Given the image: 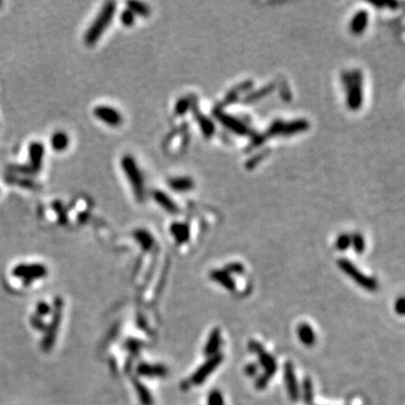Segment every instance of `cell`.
Segmentation results:
<instances>
[{
  "mask_svg": "<svg viewBox=\"0 0 405 405\" xmlns=\"http://www.w3.org/2000/svg\"><path fill=\"white\" fill-rule=\"evenodd\" d=\"M347 93V106L350 111H358L363 106V74L359 70L346 71L341 76Z\"/></svg>",
  "mask_w": 405,
  "mask_h": 405,
  "instance_id": "6da1fadb",
  "label": "cell"
},
{
  "mask_svg": "<svg viewBox=\"0 0 405 405\" xmlns=\"http://www.w3.org/2000/svg\"><path fill=\"white\" fill-rule=\"evenodd\" d=\"M116 10V3L114 1H108L101 8L100 13L95 18L93 24L90 25L85 34V43L88 46H94L98 39L104 34L106 28L112 23Z\"/></svg>",
  "mask_w": 405,
  "mask_h": 405,
  "instance_id": "7a4b0ae2",
  "label": "cell"
},
{
  "mask_svg": "<svg viewBox=\"0 0 405 405\" xmlns=\"http://www.w3.org/2000/svg\"><path fill=\"white\" fill-rule=\"evenodd\" d=\"M120 165H122L124 174H125L131 187H132L135 198H136L137 202H143L145 197V185L143 176H142V173L140 168L137 167L135 159L132 155H124Z\"/></svg>",
  "mask_w": 405,
  "mask_h": 405,
  "instance_id": "3957f363",
  "label": "cell"
},
{
  "mask_svg": "<svg viewBox=\"0 0 405 405\" xmlns=\"http://www.w3.org/2000/svg\"><path fill=\"white\" fill-rule=\"evenodd\" d=\"M338 266L344 271L346 275H348L353 282L358 284L364 289L375 291L377 290L378 284L374 278L368 277L360 271V270L356 267L352 262H350L348 259H339Z\"/></svg>",
  "mask_w": 405,
  "mask_h": 405,
  "instance_id": "277c9868",
  "label": "cell"
},
{
  "mask_svg": "<svg viewBox=\"0 0 405 405\" xmlns=\"http://www.w3.org/2000/svg\"><path fill=\"white\" fill-rule=\"evenodd\" d=\"M44 145L41 142H32L30 148H28V153H30V166L28 167H21L18 166L15 169L17 173H25V174H38L41 170L43 165V158H44Z\"/></svg>",
  "mask_w": 405,
  "mask_h": 405,
  "instance_id": "5b68a950",
  "label": "cell"
},
{
  "mask_svg": "<svg viewBox=\"0 0 405 405\" xmlns=\"http://www.w3.org/2000/svg\"><path fill=\"white\" fill-rule=\"evenodd\" d=\"M94 115L101 122L111 126H119L123 123V116L117 109L111 107V106L99 105L94 109Z\"/></svg>",
  "mask_w": 405,
  "mask_h": 405,
  "instance_id": "8992f818",
  "label": "cell"
},
{
  "mask_svg": "<svg viewBox=\"0 0 405 405\" xmlns=\"http://www.w3.org/2000/svg\"><path fill=\"white\" fill-rule=\"evenodd\" d=\"M216 116H217L218 120H220L224 126L228 127L229 130H231L232 132H234L239 135H246L250 132L249 129L246 126V124H244L243 122H241L240 119L233 117V116L231 115L217 112Z\"/></svg>",
  "mask_w": 405,
  "mask_h": 405,
  "instance_id": "52a82bcc",
  "label": "cell"
},
{
  "mask_svg": "<svg viewBox=\"0 0 405 405\" xmlns=\"http://www.w3.org/2000/svg\"><path fill=\"white\" fill-rule=\"evenodd\" d=\"M221 361H222L221 355L214 356L213 358L210 359L206 364H204L203 366L196 371L195 375L193 376V382H194L195 384H200V383H203L204 381H205V378L207 377V376H209L212 371H213L215 368L221 364Z\"/></svg>",
  "mask_w": 405,
  "mask_h": 405,
  "instance_id": "ba28073f",
  "label": "cell"
},
{
  "mask_svg": "<svg viewBox=\"0 0 405 405\" xmlns=\"http://www.w3.org/2000/svg\"><path fill=\"white\" fill-rule=\"evenodd\" d=\"M368 13L366 10H359L358 13L355 14V16L351 18L349 24V30L353 35H360L366 31L368 25Z\"/></svg>",
  "mask_w": 405,
  "mask_h": 405,
  "instance_id": "9c48e42d",
  "label": "cell"
},
{
  "mask_svg": "<svg viewBox=\"0 0 405 405\" xmlns=\"http://www.w3.org/2000/svg\"><path fill=\"white\" fill-rule=\"evenodd\" d=\"M250 348L253 349L254 352H257L259 355V358H260L262 366L265 367L266 371H267V375L271 376L273 373H275L276 363H275V360H273L272 357L270 355H268V353H266L264 351V349H262L261 347L257 344V342H251Z\"/></svg>",
  "mask_w": 405,
  "mask_h": 405,
  "instance_id": "30bf717a",
  "label": "cell"
},
{
  "mask_svg": "<svg viewBox=\"0 0 405 405\" xmlns=\"http://www.w3.org/2000/svg\"><path fill=\"white\" fill-rule=\"evenodd\" d=\"M285 379L287 384V390L289 393V396L291 400H297L298 399V387H297V382L296 378H295L294 369L291 364H286L285 367Z\"/></svg>",
  "mask_w": 405,
  "mask_h": 405,
  "instance_id": "8fae6325",
  "label": "cell"
},
{
  "mask_svg": "<svg viewBox=\"0 0 405 405\" xmlns=\"http://www.w3.org/2000/svg\"><path fill=\"white\" fill-rule=\"evenodd\" d=\"M309 129V122L305 119H296L293 120V122L289 123H284L283 125V131L282 135H285V136H290V135H294L296 133L304 132Z\"/></svg>",
  "mask_w": 405,
  "mask_h": 405,
  "instance_id": "7c38bea8",
  "label": "cell"
},
{
  "mask_svg": "<svg viewBox=\"0 0 405 405\" xmlns=\"http://www.w3.org/2000/svg\"><path fill=\"white\" fill-rule=\"evenodd\" d=\"M153 198H154L155 202L158 203L160 206L163 207L166 211L170 212V213H177L178 212L177 204L174 203V200L166 194V193L160 192V191H154L153 192Z\"/></svg>",
  "mask_w": 405,
  "mask_h": 405,
  "instance_id": "4fadbf2b",
  "label": "cell"
},
{
  "mask_svg": "<svg viewBox=\"0 0 405 405\" xmlns=\"http://www.w3.org/2000/svg\"><path fill=\"white\" fill-rule=\"evenodd\" d=\"M170 187L176 192H188L194 187V181L188 177L174 178L169 181Z\"/></svg>",
  "mask_w": 405,
  "mask_h": 405,
  "instance_id": "5bb4252c",
  "label": "cell"
},
{
  "mask_svg": "<svg viewBox=\"0 0 405 405\" xmlns=\"http://www.w3.org/2000/svg\"><path fill=\"white\" fill-rule=\"evenodd\" d=\"M170 231L178 243H184L189 238V228L185 223H174L171 225Z\"/></svg>",
  "mask_w": 405,
  "mask_h": 405,
  "instance_id": "9a60e30c",
  "label": "cell"
},
{
  "mask_svg": "<svg viewBox=\"0 0 405 405\" xmlns=\"http://www.w3.org/2000/svg\"><path fill=\"white\" fill-rule=\"evenodd\" d=\"M69 145V136L64 132H56L51 137V147L56 151H63Z\"/></svg>",
  "mask_w": 405,
  "mask_h": 405,
  "instance_id": "2e32d148",
  "label": "cell"
},
{
  "mask_svg": "<svg viewBox=\"0 0 405 405\" xmlns=\"http://www.w3.org/2000/svg\"><path fill=\"white\" fill-rule=\"evenodd\" d=\"M298 337H300L301 341L305 346H312L315 341L314 332L309 328V326L305 323H303L298 327Z\"/></svg>",
  "mask_w": 405,
  "mask_h": 405,
  "instance_id": "e0dca14e",
  "label": "cell"
},
{
  "mask_svg": "<svg viewBox=\"0 0 405 405\" xmlns=\"http://www.w3.org/2000/svg\"><path fill=\"white\" fill-rule=\"evenodd\" d=\"M212 278L216 280L217 283H220L221 285H223L225 288H228L229 290L234 289V283L233 280L230 278L229 273L226 271H222V270H214L213 272L211 273Z\"/></svg>",
  "mask_w": 405,
  "mask_h": 405,
  "instance_id": "ac0fdd59",
  "label": "cell"
},
{
  "mask_svg": "<svg viewBox=\"0 0 405 405\" xmlns=\"http://www.w3.org/2000/svg\"><path fill=\"white\" fill-rule=\"evenodd\" d=\"M220 331L218 330H214L213 333L211 334V337L209 339V342H207L206 345V348H205V353L206 355H214V353H216L217 349H218V346H220Z\"/></svg>",
  "mask_w": 405,
  "mask_h": 405,
  "instance_id": "d6986e66",
  "label": "cell"
},
{
  "mask_svg": "<svg viewBox=\"0 0 405 405\" xmlns=\"http://www.w3.org/2000/svg\"><path fill=\"white\" fill-rule=\"evenodd\" d=\"M129 6V9L132 10L134 14H137V15L141 16H148L150 14V8L147 3L140 2V1H130L127 3Z\"/></svg>",
  "mask_w": 405,
  "mask_h": 405,
  "instance_id": "ffe728a7",
  "label": "cell"
},
{
  "mask_svg": "<svg viewBox=\"0 0 405 405\" xmlns=\"http://www.w3.org/2000/svg\"><path fill=\"white\" fill-rule=\"evenodd\" d=\"M351 244H352L353 249H355V251L358 254L363 253L365 250V247H366L364 236L359 234V233H355V234L351 235Z\"/></svg>",
  "mask_w": 405,
  "mask_h": 405,
  "instance_id": "44dd1931",
  "label": "cell"
},
{
  "mask_svg": "<svg viewBox=\"0 0 405 405\" xmlns=\"http://www.w3.org/2000/svg\"><path fill=\"white\" fill-rule=\"evenodd\" d=\"M198 119H199V123H200V129H202L203 133L205 134V136L210 137L215 131L213 123H212L209 118L204 117V116H200Z\"/></svg>",
  "mask_w": 405,
  "mask_h": 405,
  "instance_id": "7402d4cb",
  "label": "cell"
},
{
  "mask_svg": "<svg viewBox=\"0 0 405 405\" xmlns=\"http://www.w3.org/2000/svg\"><path fill=\"white\" fill-rule=\"evenodd\" d=\"M335 246L339 250H346L351 246V235L344 233V234H340L338 236L337 242H335Z\"/></svg>",
  "mask_w": 405,
  "mask_h": 405,
  "instance_id": "603a6c76",
  "label": "cell"
},
{
  "mask_svg": "<svg viewBox=\"0 0 405 405\" xmlns=\"http://www.w3.org/2000/svg\"><path fill=\"white\" fill-rule=\"evenodd\" d=\"M135 236H136V239L140 241L141 244L145 248V249H148V248H150L152 246V238L148 232L137 231L136 233H135Z\"/></svg>",
  "mask_w": 405,
  "mask_h": 405,
  "instance_id": "cb8c5ba5",
  "label": "cell"
},
{
  "mask_svg": "<svg viewBox=\"0 0 405 405\" xmlns=\"http://www.w3.org/2000/svg\"><path fill=\"white\" fill-rule=\"evenodd\" d=\"M272 89V86H267L265 87L264 89H260L258 91V93H254V94H251L249 96L247 97V100L248 103H250V101H253V100H258L260 99V97H264V96H267V95L271 91Z\"/></svg>",
  "mask_w": 405,
  "mask_h": 405,
  "instance_id": "d4e9b609",
  "label": "cell"
},
{
  "mask_svg": "<svg viewBox=\"0 0 405 405\" xmlns=\"http://www.w3.org/2000/svg\"><path fill=\"white\" fill-rule=\"evenodd\" d=\"M120 20H122V23L124 25H126V26H131V25L134 24L135 21V14L132 12V10H130L129 8L124 10L122 13V15H120Z\"/></svg>",
  "mask_w": 405,
  "mask_h": 405,
  "instance_id": "484cf974",
  "label": "cell"
},
{
  "mask_svg": "<svg viewBox=\"0 0 405 405\" xmlns=\"http://www.w3.org/2000/svg\"><path fill=\"white\" fill-rule=\"evenodd\" d=\"M210 405H223V397L220 392H213L209 399Z\"/></svg>",
  "mask_w": 405,
  "mask_h": 405,
  "instance_id": "4316f807",
  "label": "cell"
},
{
  "mask_svg": "<svg viewBox=\"0 0 405 405\" xmlns=\"http://www.w3.org/2000/svg\"><path fill=\"white\" fill-rule=\"evenodd\" d=\"M189 107V100L186 99V98H182L179 101H178L176 105V113L177 114H184V113L187 111Z\"/></svg>",
  "mask_w": 405,
  "mask_h": 405,
  "instance_id": "83f0119b",
  "label": "cell"
},
{
  "mask_svg": "<svg viewBox=\"0 0 405 405\" xmlns=\"http://www.w3.org/2000/svg\"><path fill=\"white\" fill-rule=\"evenodd\" d=\"M304 397H305V401H308V402H311L312 400V384H311V381L309 379H306L304 382Z\"/></svg>",
  "mask_w": 405,
  "mask_h": 405,
  "instance_id": "f1b7e54d",
  "label": "cell"
},
{
  "mask_svg": "<svg viewBox=\"0 0 405 405\" xmlns=\"http://www.w3.org/2000/svg\"><path fill=\"white\" fill-rule=\"evenodd\" d=\"M395 312L399 315H405V297H400L395 302Z\"/></svg>",
  "mask_w": 405,
  "mask_h": 405,
  "instance_id": "f546056e",
  "label": "cell"
},
{
  "mask_svg": "<svg viewBox=\"0 0 405 405\" xmlns=\"http://www.w3.org/2000/svg\"><path fill=\"white\" fill-rule=\"evenodd\" d=\"M228 268H229L230 271H233V272H242V270H243V267L240 264L229 265Z\"/></svg>",
  "mask_w": 405,
  "mask_h": 405,
  "instance_id": "4dcf8cb0",
  "label": "cell"
},
{
  "mask_svg": "<svg viewBox=\"0 0 405 405\" xmlns=\"http://www.w3.org/2000/svg\"><path fill=\"white\" fill-rule=\"evenodd\" d=\"M247 373L249 374V375H253L254 373H255V367L254 366H248L247 367Z\"/></svg>",
  "mask_w": 405,
  "mask_h": 405,
  "instance_id": "1f68e13d",
  "label": "cell"
},
{
  "mask_svg": "<svg viewBox=\"0 0 405 405\" xmlns=\"http://www.w3.org/2000/svg\"><path fill=\"white\" fill-rule=\"evenodd\" d=\"M0 6H1V1H0Z\"/></svg>",
  "mask_w": 405,
  "mask_h": 405,
  "instance_id": "d6a6232c",
  "label": "cell"
}]
</instances>
